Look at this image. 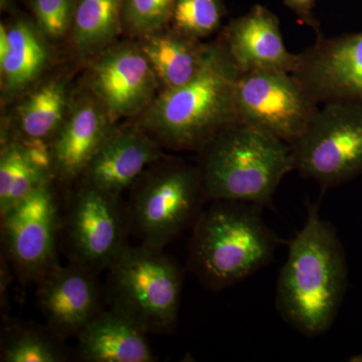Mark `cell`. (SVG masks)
Returning <instances> with one entry per match:
<instances>
[{"mask_svg":"<svg viewBox=\"0 0 362 362\" xmlns=\"http://www.w3.org/2000/svg\"><path fill=\"white\" fill-rule=\"evenodd\" d=\"M307 220L289 243L279 274L276 305L286 322L306 337L329 330L341 306L347 285V265L333 226L308 204Z\"/></svg>","mask_w":362,"mask_h":362,"instance_id":"6da1fadb","label":"cell"},{"mask_svg":"<svg viewBox=\"0 0 362 362\" xmlns=\"http://www.w3.org/2000/svg\"><path fill=\"white\" fill-rule=\"evenodd\" d=\"M262 207L214 201L194 223L188 267L211 291L240 283L268 265L280 245L262 218Z\"/></svg>","mask_w":362,"mask_h":362,"instance_id":"7a4b0ae2","label":"cell"},{"mask_svg":"<svg viewBox=\"0 0 362 362\" xmlns=\"http://www.w3.org/2000/svg\"><path fill=\"white\" fill-rule=\"evenodd\" d=\"M240 73L216 40L204 70L187 85L162 90L142 120L159 144L199 151L221 130L238 123L235 85Z\"/></svg>","mask_w":362,"mask_h":362,"instance_id":"3957f363","label":"cell"},{"mask_svg":"<svg viewBox=\"0 0 362 362\" xmlns=\"http://www.w3.org/2000/svg\"><path fill=\"white\" fill-rule=\"evenodd\" d=\"M199 152L209 201L271 207L281 181L295 170L288 143L242 123L221 130Z\"/></svg>","mask_w":362,"mask_h":362,"instance_id":"277c9868","label":"cell"},{"mask_svg":"<svg viewBox=\"0 0 362 362\" xmlns=\"http://www.w3.org/2000/svg\"><path fill=\"white\" fill-rule=\"evenodd\" d=\"M159 161L133 183L125 207L130 230L140 243L163 250L194 228L209 199L197 166Z\"/></svg>","mask_w":362,"mask_h":362,"instance_id":"5b68a950","label":"cell"},{"mask_svg":"<svg viewBox=\"0 0 362 362\" xmlns=\"http://www.w3.org/2000/svg\"><path fill=\"white\" fill-rule=\"evenodd\" d=\"M106 297L147 333L175 327L183 272L163 250L140 244L127 246L109 266Z\"/></svg>","mask_w":362,"mask_h":362,"instance_id":"8992f818","label":"cell"},{"mask_svg":"<svg viewBox=\"0 0 362 362\" xmlns=\"http://www.w3.org/2000/svg\"><path fill=\"white\" fill-rule=\"evenodd\" d=\"M290 146L295 170L323 190L352 180L362 173V105H324Z\"/></svg>","mask_w":362,"mask_h":362,"instance_id":"52a82bcc","label":"cell"},{"mask_svg":"<svg viewBox=\"0 0 362 362\" xmlns=\"http://www.w3.org/2000/svg\"><path fill=\"white\" fill-rule=\"evenodd\" d=\"M62 230L70 262L98 273L128 246L130 228L120 197L80 183L69 199Z\"/></svg>","mask_w":362,"mask_h":362,"instance_id":"ba28073f","label":"cell"},{"mask_svg":"<svg viewBox=\"0 0 362 362\" xmlns=\"http://www.w3.org/2000/svg\"><path fill=\"white\" fill-rule=\"evenodd\" d=\"M319 110L293 77L282 71L240 74L235 85L238 123L251 126L292 144Z\"/></svg>","mask_w":362,"mask_h":362,"instance_id":"9c48e42d","label":"cell"},{"mask_svg":"<svg viewBox=\"0 0 362 362\" xmlns=\"http://www.w3.org/2000/svg\"><path fill=\"white\" fill-rule=\"evenodd\" d=\"M61 228L52 182L1 216L6 257L23 282L37 284L59 265L57 240Z\"/></svg>","mask_w":362,"mask_h":362,"instance_id":"30bf717a","label":"cell"},{"mask_svg":"<svg viewBox=\"0 0 362 362\" xmlns=\"http://www.w3.org/2000/svg\"><path fill=\"white\" fill-rule=\"evenodd\" d=\"M292 75L318 105H362V32L318 33L315 44L297 54Z\"/></svg>","mask_w":362,"mask_h":362,"instance_id":"8fae6325","label":"cell"},{"mask_svg":"<svg viewBox=\"0 0 362 362\" xmlns=\"http://www.w3.org/2000/svg\"><path fill=\"white\" fill-rule=\"evenodd\" d=\"M156 71L139 45L111 47L90 66L93 97L111 120L135 115L153 102Z\"/></svg>","mask_w":362,"mask_h":362,"instance_id":"7c38bea8","label":"cell"},{"mask_svg":"<svg viewBox=\"0 0 362 362\" xmlns=\"http://www.w3.org/2000/svg\"><path fill=\"white\" fill-rule=\"evenodd\" d=\"M37 285V301L47 325L62 339L78 337L103 310L97 273L80 264L59 265Z\"/></svg>","mask_w":362,"mask_h":362,"instance_id":"4fadbf2b","label":"cell"},{"mask_svg":"<svg viewBox=\"0 0 362 362\" xmlns=\"http://www.w3.org/2000/svg\"><path fill=\"white\" fill-rule=\"evenodd\" d=\"M218 40L240 75L259 71L292 74L296 66L297 54L285 47L277 16L265 6H255L230 21Z\"/></svg>","mask_w":362,"mask_h":362,"instance_id":"5bb4252c","label":"cell"},{"mask_svg":"<svg viewBox=\"0 0 362 362\" xmlns=\"http://www.w3.org/2000/svg\"><path fill=\"white\" fill-rule=\"evenodd\" d=\"M161 156L160 144L143 128L114 129L93 157L80 183L120 197Z\"/></svg>","mask_w":362,"mask_h":362,"instance_id":"9a60e30c","label":"cell"},{"mask_svg":"<svg viewBox=\"0 0 362 362\" xmlns=\"http://www.w3.org/2000/svg\"><path fill=\"white\" fill-rule=\"evenodd\" d=\"M113 121L99 102L84 98L71 105L65 122L49 145L54 180H80L98 150L113 132Z\"/></svg>","mask_w":362,"mask_h":362,"instance_id":"2e32d148","label":"cell"},{"mask_svg":"<svg viewBox=\"0 0 362 362\" xmlns=\"http://www.w3.org/2000/svg\"><path fill=\"white\" fill-rule=\"evenodd\" d=\"M146 332L115 308L102 310L78 335V356L87 362L156 361Z\"/></svg>","mask_w":362,"mask_h":362,"instance_id":"e0dca14e","label":"cell"},{"mask_svg":"<svg viewBox=\"0 0 362 362\" xmlns=\"http://www.w3.org/2000/svg\"><path fill=\"white\" fill-rule=\"evenodd\" d=\"M139 45L163 90L176 89L194 80L204 70L214 51V42L202 44L201 40L175 30L144 35Z\"/></svg>","mask_w":362,"mask_h":362,"instance_id":"ac0fdd59","label":"cell"},{"mask_svg":"<svg viewBox=\"0 0 362 362\" xmlns=\"http://www.w3.org/2000/svg\"><path fill=\"white\" fill-rule=\"evenodd\" d=\"M45 35L30 21L0 25V66L4 90L14 95L37 80L49 59Z\"/></svg>","mask_w":362,"mask_h":362,"instance_id":"d6986e66","label":"cell"},{"mask_svg":"<svg viewBox=\"0 0 362 362\" xmlns=\"http://www.w3.org/2000/svg\"><path fill=\"white\" fill-rule=\"evenodd\" d=\"M69 113L65 83L51 80L39 86L18 109V137L16 141H42L51 145Z\"/></svg>","mask_w":362,"mask_h":362,"instance_id":"ffe728a7","label":"cell"},{"mask_svg":"<svg viewBox=\"0 0 362 362\" xmlns=\"http://www.w3.org/2000/svg\"><path fill=\"white\" fill-rule=\"evenodd\" d=\"M52 180V171L40 165L23 143H4L0 156V216Z\"/></svg>","mask_w":362,"mask_h":362,"instance_id":"44dd1931","label":"cell"},{"mask_svg":"<svg viewBox=\"0 0 362 362\" xmlns=\"http://www.w3.org/2000/svg\"><path fill=\"white\" fill-rule=\"evenodd\" d=\"M124 0H76L71 33L83 54L102 49L123 26Z\"/></svg>","mask_w":362,"mask_h":362,"instance_id":"7402d4cb","label":"cell"},{"mask_svg":"<svg viewBox=\"0 0 362 362\" xmlns=\"http://www.w3.org/2000/svg\"><path fill=\"white\" fill-rule=\"evenodd\" d=\"M63 340L47 326L16 324L6 328L1 341L2 362H64L70 359Z\"/></svg>","mask_w":362,"mask_h":362,"instance_id":"603a6c76","label":"cell"},{"mask_svg":"<svg viewBox=\"0 0 362 362\" xmlns=\"http://www.w3.org/2000/svg\"><path fill=\"white\" fill-rule=\"evenodd\" d=\"M225 13L221 0H175L170 23L176 32L201 40L221 28Z\"/></svg>","mask_w":362,"mask_h":362,"instance_id":"cb8c5ba5","label":"cell"},{"mask_svg":"<svg viewBox=\"0 0 362 362\" xmlns=\"http://www.w3.org/2000/svg\"><path fill=\"white\" fill-rule=\"evenodd\" d=\"M175 0H124L123 26L136 35L160 32L170 23Z\"/></svg>","mask_w":362,"mask_h":362,"instance_id":"d4e9b609","label":"cell"},{"mask_svg":"<svg viewBox=\"0 0 362 362\" xmlns=\"http://www.w3.org/2000/svg\"><path fill=\"white\" fill-rule=\"evenodd\" d=\"M76 0H33L37 28L45 37L59 39L73 25Z\"/></svg>","mask_w":362,"mask_h":362,"instance_id":"484cf974","label":"cell"},{"mask_svg":"<svg viewBox=\"0 0 362 362\" xmlns=\"http://www.w3.org/2000/svg\"><path fill=\"white\" fill-rule=\"evenodd\" d=\"M286 6L296 14L299 21L315 32L320 33V25L314 16L313 11L315 0H284Z\"/></svg>","mask_w":362,"mask_h":362,"instance_id":"4316f807","label":"cell"},{"mask_svg":"<svg viewBox=\"0 0 362 362\" xmlns=\"http://www.w3.org/2000/svg\"><path fill=\"white\" fill-rule=\"evenodd\" d=\"M350 361L362 362V354H358V356L351 357V359H350Z\"/></svg>","mask_w":362,"mask_h":362,"instance_id":"83f0119b","label":"cell"}]
</instances>
